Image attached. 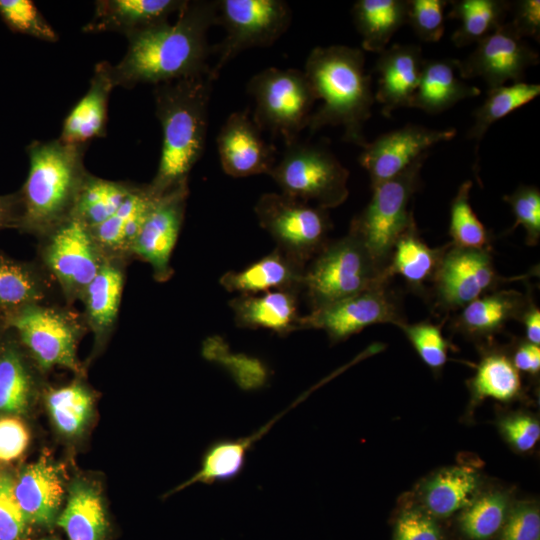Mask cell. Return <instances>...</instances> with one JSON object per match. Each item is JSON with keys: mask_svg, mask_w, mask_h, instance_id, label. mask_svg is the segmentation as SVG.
Returning <instances> with one entry per match:
<instances>
[{"mask_svg": "<svg viewBox=\"0 0 540 540\" xmlns=\"http://www.w3.org/2000/svg\"><path fill=\"white\" fill-rule=\"evenodd\" d=\"M3 330H4V329H3ZM1 331H2V330L0 329V332H1Z\"/></svg>", "mask_w": 540, "mask_h": 540, "instance_id": "58", "label": "cell"}, {"mask_svg": "<svg viewBox=\"0 0 540 540\" xmlns=\"http://www.w3.org/2000/svg\"><path fill=\"white\" fill-rule=\"evenodd\" d=\"M398 327L427 366L434 370L444 366L449 343L442 334L441 325L423 321L414 324L405 322Z\"/></svg>", "mask_w": 540, "mask_h": 540, "instance_id": "45", "label": "cell"}, {"mask_svg": "<svg viewBox=\"0 0 540 540\" xmlns=\"http://www.w3.org/2000/svg\"><path fill=\"white\" fill-rule=\"evenodd\" d=\"M394 540H442V535L432 515L415 508L399 516Z\"/></svg>", "mask_w": 540, "mask_h": 540, "instance_id": "50", "label": "cell"}, {"mask_svg": "<svg viewBox=\"0 0 540 540\" xmlns=\"http://www.w3.org/2000/svg\"><path fill=\"white\" fill-rule=\"evenodd\" d=\"M0 17L17 33L56 42L58 35L31 0H0Z\"/></svg>", "mask_w": 540, "mask_h": 540, "instance_id": "44", "label": "cell"}, {"mask_svg": "<svg viewBox=\"0 0 540 540\" xmlns=\"http://www.w3.org/2000/svg\"><path fill=\"white\" fill-rule=\"evenodd\" d=\"M447 0H407V22L417 37L437 42L444 33V12Z\"/></svg>", "mask_w": 540, "mask_h": 540, "instance_id": "47", "label": "cell"}, {"mask_svg": "<svg viewBox=\"0 0 540 540\" xmlns=\"http://www.w3.org/2000/svg\"><path fill=\"white\" fill-rule=\"evenodd\" d=\"M449 3L448 17L460 23L451 37L456 47L477 44L502 26L511 10V2L506 0H454Z\"/></svg>", "mask_w": 540, "mask_h": 540, "instance_id": "35", "label": "cell"}, {"mask_svg": "<svg viewBox=\"0 0 540 540\" xmlns=\"http://www.w3.org/2000/svg\"><path fill=\"white\" fill-rule=\"evenodd\" d=\"M527 304L528 299L518 291L494 290L464 306L452 327L469 337H490L510 320H520Z\"/></svg>", "mask_w": 540, "mask_h": 540, "instance_id": "30", "label": "cell"}, {"mask_svg": "<svg viewBox=\"0 0 540 540\" xmlns=\"http://www.w3.org/2000/svg\"><path fill=\"white\" fill-rule=\"evenodd\" d=\"M470 387L478 400L493 398L509 401L519 395L521 380L511 359L503 353L492 352L479 363Z\"/></svg>", "mask_w": 540, "mask_h": 540, "instance_id": "40", "label": "cell"}, {"mask_svg": "<svg viewBox=\"0 0 540 540\" xmlns=\"http://www.w3.org/2000/svg\"><path fill=\"white\" fill-rule=\"evenodd\" d=\"M501 430L506 439L523 452L532 449L540 438L538 421L525 415H517L503 420Z\"/></svg>", "mask_w": 540, "mask_h": 540, "instance_id": "52", "label": "cell"}, {"mask_svg": "<svg viewBox=\"0 0 540 540\" xmlns=\"http://www.w3.org/2000/svg\"><path fill=\"white\" fill-rule=\"evenodd\" d=\"M46 405L57 429L67 435L80 434L87 425L94 406L92 391L83 383L49 389Z\"/></svg>", "mask_w": 540, "mask_h": 540, "instance_id": "39", "label": "cell"}, {"mask_svg": "<svg viewBox=\"0 0 540 540\" xmlns=\"http://www.w3.org/2000/svg\"><path fill=\"white\" fill-rule=\"evenodd\" d=\"M424 60L420 46L414 44H394L379 53L373 69L378 74L374 97L384 116L398 108H410Z\"/></svg>", "mask_w": 540, "mask_h": 540, "instance_id": "20", "label": "cell"}, {"mask_svg": "<svg viewBox=\"0 0 540 540\" xmlns=\"http://www.w3.org/2000/svg\"><path fill=\"white\" fill-rule=\"evenodd\" d=\"M108 65L107 61H103L95 66L89 89L63 122L61 141L86 145L94 138L105 136L108 100L114 88Z\"/></svg>", "mask_w": 540, "mask_h": 540, "instance_id": "29", "label": "cell"}, {"mask_svg": "<svg viewBox=\"0 0 540 540\" xmlns=\"http://www.w3.org/2000/svg\"><path fill=\"white\" fill-rule=\"evenodd\" d=\"M427 156L396 177L371 187L370 201L351 221L349 230L363 241L385 271L397 239L414 218L408 207L421 186V169Z\"/></svg>", "mask_w": 540, "mask_h": 540, "instance_id": "9", "label": "cell"}, {"mask_svg": "<svg viewBox=\"0 0 540 540\" xmlns=\"http://www.w3.org/2000/svg\"><path fill=\"white\" fill-rule=\"evenodd\" d=\"M480 93L461 76L458 59H425L410 108L438 114Z\"/></svg>", "mask_w": 540, "mask_h": 540, "instance_id": "28", "label": "cell"}, {"mask_svg": "<svg viewBox=\"0 0 540 540\" xmlns=\"http://www.w3.org/2000/svg\"><path fill=\"white\" fill-rule=\"evenodd\" d=\"M501 277L489 250L448 245L433 279L436 305L443 310H459L494 291Z\"/></svg>", "mask_w": 540, "mask_h": 540, "instance_id": "14", "label": "cell"}, {"mask_svg": "<svg viewBox=\"0 0 540 540\" xmlns=\"http://www.w3.org/2000/svg\"><path fill=\"white\" fill-rule=\"evenodd\" d=\"M28 521L14 493V479L0 474V540H21Z\"/></svg>", "mask_w": 540, "mask_h": 540, "instance_id": "48", "label": "cell"}, {"mask_svg": "<svg viewBox=\"0 0 540 540\" xmlns=\"http://www.w3.org/2000/svg\"><path fill=\"white\" fill-rule=\"evenodd\" d=\"M202 351L206 359L223 365L245 389L258 388L267 380V368L259 359L243 354H232L227 343L219 336L207 338L203 342Z\"/></svg>", "mask_w": 540, "mask_h": 540, "instance_id": "43", "label": "cell"}, {"mask_svg": "<svg viewBox=\"0 0 540 540\" xmlns=\"http://www.w3.org/2000/svg\"><path fill=\"white\" fill-rule=\"evenodd\" d=\"M211 73L155 85V112L162 128L157 172L149 186L158 196L188 183L206 142Z\"/></svg>", "mask_w": 540, "mask_h": 540, "instance_id": "2", "label": "cell"}, {"mask_svg": "<svg viewBox=\"0 0 540 540\" xmlns=\"http://www.w3.org/2000/svg\"><path fill=\"white\" fill-rule=\"evenodd\" d=\"M478 475L469 467H452L441 471L424 488L427 512L447 517L469 506L478 488Z\"/></svg>", "mask_w": 540, "mask_h": 540, "instance_id": "36", "label": "cell"}, {"mask_svg": "<svg viewBox=\"0 0 540 540\" xmlns=\"http://www.w3.org/2000/svg\"><path fill=\"white\" fill-rule=\"evenodd\" d=\"M40 540H54V539H40Z\"/></svg>", "mask_w": 540, "mask_h": 540, "instance_id": "57", "label": "cell"}, {"mask_svg": "<svg viewBox=\"0 0 540 540\" xmlns=\"http://www.w3.org/2000/svg\"><path fill=\"white\" fill-rule=\"evenodd\" d=\"M540 94V85L514 82L488 90L487 98L475 111L474 123L467 137L476 142V157L479 143L489 127L513 111L534 100Z\"/></svg>", "mask_w": 540, "mask_h": 540, "instance_id": "38", "label": "cell"}, {"mask_svg": "<svg viewBox=\"0 0 540 540\" xmlns=\"http://www.w3.org/2000/svg\"><path fill=\"white\" fill-rule=\"evenodd\" d=\"M127 261L106 259L86 288L81 303L83 318L93 335L94 349H102L115 330L125 283Z\"/></svg>", "mask_w": 540, "mask_h": 540, "instance_id": "21", "label": "cell"}, {"mask_svg": "<svg viewBox=\"0 0 540 540\" xmlns=\"http://www.w3.org/2000/svg\"><path fill=\"white\" fill-rule=\"evenodd\" d=\"M20 344L41 371L55 366L82 375L77 346L88 331L82 313L65 302L29 305L8 322Z\"/></svg>", "mask_w": 540, "mask_h": 540, "instance_id": "6", "label": "cell"}, {"mask_svg": "<svg viewBox=\"0 0 540 540\" xmlns=\"http://www.w3.org/2000/svg\"><path fill=\"white\" fill-rule=\"evenodd\" d=\"M472 182H463L450 205L449 235L453 246L489 250L490 236L469 201Z\"/></svg>", "mask_w": 540, "mask_h": 540, "instance_id": "41", "label": "cell"}, {"mask_svg": "<svg viewBox=\"0 0 540 540\" xmlns=\"http://www.w3.org/2000/svg\"><path fill=\"white\" fill-rule=\"evenodd\" d=\"M514 214L516 226L521 225L526 233V243L537 245L540 239V191L538 187L521 185L509 195H504Z\"/></svg>", "mask_w": 540, "mask_h": 540, "instance_id": "46", "label": "cell"}, {"mask_svg": "<svg viewBox=\"0 0 540 540\" xmlns=\"http://www.w3.org/2000/svg\"><path fill=\"white\" fill-rule=\"evenodd\" d=\"M64 302L55 282L35 259L18 260L0 250V329L23 308Z\"/></svg>", "mask_w": 540, "mask_h": 540, "instance_id": "19", "label": "cell"}, {"mask_svg": "<svg viewBox=\"0 0 540 540\" xmlns=\"http://www.w3.org/2000/svg\"><path fill=\"white\" fill-rule=\"evenodd\" d=\"M268 175L283 195L326 210L341 205L349 195V171L318 144L297 140L286 145Z\"/></svg>", "mask_w": 540, "mask_h": 540, "instance_id": "7", "label": "cell"}, {"mask_svg": "<svg viewBox=\"0 0 540 540\" xmlns=\"http://www.w3.org/2000/svg\"><path fill=\"white\" fill-rule=\"evenodd\" d=\"M507 498L499 492L485 494L464 508L459 518L463 533L472 540H487L503 526Z\"/></svg>", "mask_w": 540, "mask_h": 540, "instance_id": "42", "label": "cell"}, {"mask_svg": "<svg viewBox=\"0 0 540 540\" xmlns=\"http://www.w3.org/2000/svg\"><path fill=\"white\" fill-rule=\"evenodd\" d=\"M500 540H540V514L532 505L515 507L504 521Z\"/></svg>", "mask_w": 540, "mask_h": 540, "instance_id": "49", "label": "cell"}, {"mask_svg": "<svg viewBox=\"0 0 540 540\" xmlns=\"http://www.w3.org/2000/svg\"><path fill=\"white\" fill-rule=\"evenodd\" d=\"M514 367L517 370L538 374L540 370V347L527 340L520 342L511 359Z\"/></svg>", "mask_w": 540, "mask_h": 540, "instance_id": "54", "label": "cell"}, {"mask_svg": "<svg viewBox=\"0 0 540 540\" xmlns=\"http://www.w3.org/2000/svg\"><path fill=\"white\" fill-rule=\"evenodd\" d=\"M513 20L510 21L516 33L522 37H532L539 41L540 35V1L519 0L511 3Z\"/></svg>", "mask_w": 540, "mask_h": 540, "instance_id": "53", "label": "cell"}, {"mask_svg": "<svg viewBox=\"0 0 540 540\" xmlns=\"http://www.w3.org/2000/svg\"><path fill=\"white\" fill-rule=\"evenodd\" d=\"M456 130L431 129L407 124L367 142L359 155L360 165L367 171L371 187L392 179L418 159L427 156L429 149L451 140Z\"/></svg>", "mask_w": 540, "mask_h": 540, "instance_id": "17", "label": "cell"}, {"mask_svg": "<svg viewBox=\"0 0 540 540\" xmlns=\"http://www.w3.org/2000/svg\"><path fill=\"white\" fill-rule=\"evenodd\" d=\"M57 524L68 540H104L108 522L98 489L88 482L75 481Z\"/></svg>", "mask_w": 540, "mask_h": 540, "instance_id": "33", "label": "cell"}, {"mask_svg": "<svg viewBox=\"0 0 540 540\" xmlns=\"http://www.w3.org/2000/svg\"><path fill=\"white\" fill-rule=\"evenodd\" d=\"M35 364L14 332H0V413H25L38 391Z\"/></svg>", "mask_w": 540, "mask_h": 540, "instance_id": "26", "label": "cell"}, {"mask_svg": "<svg viewBox=\"0 0 540 540\" xmlns=\"http://www.w3.org/2000/svg\"><path fill=\"white\" fill-rule=\"evenodd\" d=\"M187 0H99L92 19L83 27L87 33L119 32L126 37L168 21Z\"/></svg>", "mask_w": 540, "mask_h": 540, "instance_id": "24", "label": "cell"}, {"mask_svg": "<svg viewBox=\"0 0 540 540\" xmlns=\"http://www.w3.org/2000/svg\"><path fill=\"white\" fill-rule=\"evenodd\" d=\"M85 146L60 139L35 140L28 145L29 171L17 191L18 231L38 239L72 216L89 173L84 166Z\"/></svg>", "mask_w": 540, "mask_h": 540, "instance_id": "4", "label": "cell"}, {"mask_svg": "<svg viewBox=\"0 0 540 540\" xmlns=\"http://www.w3.org/2000/svg\"><path fill=\"white\" fill-rule=\"evenodd\" d=\"M30 436L25 423L15 415L0 416V461L11 462L27 449Z\"/></svg>", "mask_w": 540, "mask_h": 540, "instance_id": "51", "label": "cell"}, {"mask_svg": "<svg viewBox=\"0 0 540 540\" xmlns=\"http://www.w3.org/2000/svg\"><path fill=\"white\" fill-rule=\"evenodd\" d=\"M136 185L126 181L107 180L88 173L77 196L72 217L93 229L121 207Z\"/></svg>", "mask_w": 540, "mask_h": 540, "instance_id": "37", "label": "cell"}, {"mask_svg": "<svg viewBox=\"0 0 540 540\" xmlns=\"http://www.w3.org/2000/svg\"><path fill=\"white\" fill-rule=\"evenodd\" d=\"M188 195V183L160 195L131 248V258L148 263L158 282H165L173 275L171 256L183 224Z\"/></svg>", "mask_w": 540, "mask_h": 540, "instance_id": "16", "label": "cell"}, {"mask_svg": "<svg viewBox=\"0 0 540 540\" xmlns=\"http://www.w3.org/2000/svg\"><path fill=\"white\" fill-rule=\"evenodd\" d=\"M217 8V0H187L173 24L165 21L127 36L126 54L115 66L108 65L114 87L211 73L208 32L217 25Z\"/></svg>", "mask_w": 540, "mask_h": 540, "instance_id": "1", "label": "cell"}, {"mask_svg": "<svg viewBox=\"0 0 540 540\" xmlns=\"http://www.w3.org/2000/svg\"><path fill=\"white\" fill-rule=\"evenodd\" d=\"M299 291L273 290L237 295L229 301L238 327L267 329L280 336L299 331Z\"/></svg>", "mask_w": 540, "mask_h": 540, "instance_id": "25", "label": "cell"}, {"mask_svg": "<svg viewBox=\"0 0 540 540\" xmlns=\"http://www.w3.org/2000/svg\"><path fill=\"white\" fill-rule=\"evenodd\" d=\"M14 493L29 524L51 525L64 496L60 468L42 455L14 479Z\"/></svg>", "mask_w": 540, "mask_h": 540, "instance_id": "22", "label": "cell"}, {"mask_svg": "<svg viewBox=\"0 0 540 540\" xmlns=\"http://www.w3.org/2000/svg\"><path fill=\"white\" fill-rule=\"evenodd\" d=\"M283 414L275 416L251 435L236 439L223 438L212 442L203 453L200 469L168 494H174L195 483L211 485L235 479L244 468L248 452Z\"/></svg>", "mask_w": 540, "mask_h": 540, "instance_id": "31", "label": "cell"}, {"mask_svg": "<svg viewBox=\"0 0 540 540\" xmlns=\"http://www.w3.org/2000/svg\"><path fill=\"white\" fill-rule=\"evenodd\" d=\"M386 271L352 231L328 241L307 264L302 292L310 311L387 283Z\"/></svg>", "mask_w": 540, "mask_h": 540, "instance_id": "5", "label": "cell"}, {"mask_svg": "<svg viewBox=\"0 0 540 540\" xmlns=\"http://www.w3.org/2000/svg\"><path fill=\"white\" fill-rule=\"evenodd\" d=\"M446 247H429L418 234L413 218L393 247L386 274L389 278L398 274L415 292L423 291L427 282H433Z\"/></svg>", "mask_w": 540, "mask_h": 540, "instance_id": "32", "label": "cell"}, {"mask_svg": "<svg viewBox=\"0 0 540 540\" xmlns=\"http://www.w3.org/2000/svg\"><path fill=\"white\" fill-rule=\"evenodd\" d=\"M387 283L375 286L321 308L311 310L299 319V330H324L332 343L344 341L364 328L406 320L396 295Z\"/></svg>", "mask_w": 540, "mask_h": 540, "instance_id": "13", "label": "cell"}, {"mask_svg": "<svg viewBox=\"0 0 540 540\" xmlns=\"http://www.w3.org/2000/svg\"><path fill=\"white\" fill-rule=\"evenodd\" d=\"M538 63V53L516 33L510 22L479 41L465 59H458L464 79L481 78L489 89L509 81H523L526 70Z\"/></svg>", "mask_w": 540, "mask_h": 540, "instance_id": "15", "label": "cell"}, {"mask_svg": "<svg viewBox=\"0 0 540 540\" xmlns=\"http://www.w3.org/2000/svg\"><path fill=\"white\" fill-rule=\"evenodd\" d=\"M159 196L149 184L136 185L121 207L99 226L90 229L106 259L131 260V248L152 205Z\"/></svg>", "mask_w": 540, "mask_h": 540, "instance_id": "27", "label": "cell"}, {"mask_svg": "<svg viewBox=\"0 0 540 540\" xmlns=\"http://www.w3.org/2000/svg\"><path fill=\"white\" fill-rule=\"evenodd\" d=\"M317 100H322L308 124L310 132L326 126L343 128V139L363 148L364 125L375 101L372 78L365 72L361 49L345 45L315 47L304 67Z\"/></svg>", "mask_w": 540, "mask_h": 540, "instance_id": "3", "label": "cell"}, {"mask_svg": "<svg viewBox=\"0 0 540 540\" xmlns=\"http://www.w3.org/2000/svg\"><path fill=\"white\" fill-rule=\"evenodd\" d=\"M353 21L369 52L384 51L395 32L407 22V0H358Z\"/></svg>", "mask_w": 540, "mask_h": 540, "instance_id": "34", "label": "cell"}, {"mask_svg": "<svg viewBox=\"0 0 540 540\" xmlns=\"http://www.w3.org/2000/svg\"><path fill=\"white\" fill-rule=\"evenodd\" d=\"M36 260L72 306L81 301L106 258L90 229L71 216L38 238Z\"/></svg>", "mask_w": 540, "mask_h": 540, "instance_id": "10", "label": "cell"}, {"mask_svg": "<svg viewBox=\"0 0 540 540\" xmlns=\"http://www.w3.org/2000/svg\"><path fill=\"white\" fill-rule=\"evenodd\" d=\"M306 266L278 248L242 270L228 271L220 285L230 293L254 295L273 290L302 292Z\"/></svg>", "mask_w": 540, "mask_h": 540, "instance_id": "23", "label": "cell"}, {"mask_svg": "<svg viewBox=\"0 0 540 540\" xmlns=\"http://www.w3.org/2000/svg\"><path fill=\"white\" fill-rule=\"evenodd\" d=\"M217 5V25H222L226 34L213 47L217 56L211 66L214 80L239 53L272 45L291 23V9L283 0H217Z\"/></svg>", "mask_w": 540, "mask_h": 540, "instance_id": "12", "label": "cell"}, {"mask_svg": "<svg viewBox=\"0 0 540 540\" xmlns=\"http://www.w3.org/2000/svg\"><path fill=\"white\" fill-rule=\"evenodd\" d=\"M255 102L252 119L263 131L281 136L285 144L298 140L308 127L317 101L303 70L268 67L256 73L247 84Z\"/></svg>", "mask_w": 540, "mask_h": 540, "instance_id": "8", "label": "cell"}, {"mask_svg": "<svg viewBox=\"0 0 540 540\" xmlns=\"http://www.w3.org/2000/svg\"><path fill=\"white\" fill-rule=\"evenodd\" d=\"M254 212L276 248L305 266L328 243L331 221L326 209L269 192L259 197Z\"/></svg>", "mask_w": 540, "mask_h": 540, "instance_id": "11", "label": "cell"}, {"mask_svg": "<svg viewBox=\"0 0 540 540\" xmlns=\"http://www.w3.org/2000/svg\"><path fill=\"white\" fill-rule=\"evenodd\" d=\"M524 326L526 340L540 345V310L531 301H528L520 320Z\"/></svg>", "mask_w": 540, "mask_h": 540, "instance_id": "56", "label": "cell"}, {"mask_svg": "<svg viewBox=\"0 0 540 540\" xmlns=\"http://www.w3.org/2000/svg\"><path fill=\"white\" fill-rule=\"evenodd\" d=\"M248 110L231 113L217 135L223 171L235 178L269 174L276 163V149L262 137Z\"/></svg>", "mask_w": 540, "mask_h": 540, "instance_id": "18", "label": "cell"}, {"mask_svg": "<svg viewBox=\"0 0 540 540\" xmlns=\"http://www.w3.org/2000/svg\"><path fill=\"white\" fill-rule=\"evenodd\" d=\"M19 221V199L17 191L0 195V231L17 229Z\"/></svg>", "mask_w": 540, "mask_h": 540, "instance_id": "55", "label": "cell"}]
</instances>
